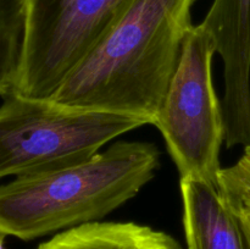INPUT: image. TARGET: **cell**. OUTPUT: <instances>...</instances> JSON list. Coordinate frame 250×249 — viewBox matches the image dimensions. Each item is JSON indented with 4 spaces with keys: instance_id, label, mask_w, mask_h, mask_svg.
Segmentation results:
<instances>
[{
    "instance_id": "cell-1",
    "label": "cell",
    "mask_w": 250,
    "mask_h": 249,
    "mask_svg": "<svg viewBox=\"0 0 250 249\" xmlns=\"http://www.w3.org/2000/svg\"><path fill=\"white\" fill-rule=\"evenodd\" d=\"M197 0H131L49 99L153 124Z\"/></svg>"
},
{
    "instance_id": "cell-2",
    "label": "cell",
    "mask_w": 250,
    "mask_h": 249,
    "mask_svg": "<svg viewBox=\"0 0 250 249\" xmlns=\"http://www.w3.org/2000/svg\"><path fill=\"white\" fill-rule=\"evenodd\" d=\"M158 146L116 142L103 153L0 185V234L23 241L99 221L155 176Z\"/></svg>"
},
{
    "instance_id": "cell-3",
    "label": "cell",
    "mask_w": 250,
    "mask_h": 249,
    "mask_svg": "<svg viewBox=\"0 0 250 249\" xmlns=\"http://www.w3.org/2000/svg\"><path fill=\"white\" fill-rule=\"evenodd\" d=\"M143 120L12 94L0 106V180L84 160Z\"/></svg>"
},
{
    "instance_id": "cell-4",
    "label": "cell",
    "mask_w": 250,
    "mask_h": 249,
    "mask_svg": "<svg viewBox=\"0 0 250 249\" xmlns=\"http://www.w3.org/2000/svg\"><path fill=\"white\" fill-rule=\"evenodd\" d=\"M215 54L214 42L204 28L190 27L153 124L163 134L181 178L217 187L225 121L212 83Z\"/></svg>"
},
{
    "instance_id": "cell-5",
    "label": "cell",
    "mask_w": 250,
    "mask_h": 249,
    "mask_svg": "<svg viewBox=\"0 0 250 249\" xmlns=\"http://www.w3.org/2000/svg\"><path fill=\"white\" fill-rule=\"evenodd\" d=\"M131 0H26L15 93L46 99L93 50Z\"/></svg>"
},
{
    "instance_id": "cell-6",
    "label": "cell",
    "mask_w": 250,
    "mask_h": 249,
    "mask_svg": "<svg viewBox=\"0 0 250 249\" xmlns=\"http://www.w3.org/2000/svg\"><path fill=\"white\" fill-rule=\"evenodd\" d=\"M200 26L224 62L227 148L250 145V0H214Z\"/></svg>"
},
{
    "instance_id": "cell-7",
    "label": "cell",
    "mask_w": 250,
    "mask_h": 249,
    "mask_svg": "<svg viewBox=\"0 0 250 249\" xmlns=\"http://www.w3.org/2000/svg\"><path fill=\"white\" fill-rule=\"evenodd\" d=\"M180 187L187 249H249L216 186L181 178Z\"/></svg>"
},
{
    "instance_id": "cell-8",
    "label": "cell",
    "mask_w": 250,
    "mask_h": 249,
    "mask_svg": "<svg viewBox=\"0 0 250 249\" xmlns=\"http://www.w3.org/2000/svg\"><path fill=\"white\" fill-rule=\"evenodd\" d=\"M37 249H182L170 234L134 222H90L60 232Z\"/></svg>"
},
{
    "instance_id": "cell-9",
    "label": "cell",
    "mask_w": 250,
    "mask_h": 249,
    "mask_svg": "<svg viewBox=\"0 0 250 249\" xmlns=\"http://www.w3.org/2000/svg\"><path fill=\"white\" fill-rule=\"evenodd\" d=\"M26 28V0H0V95L15 93Z\"/></svg>"
},
{
    "instance_id": "cell-10",
    "label": "cell",
    "mask_w": 250,
    "mask_h": 249,
    "mask_svg": "<svg viewBox=\"0 0 250 249\" xmlns=\"http://www.w3.org/2000/svg\"><path fill=\"white\" fill-rule=\"evenodd\" d=\"M217 189L238 221L250 249V145L234 165L221 168Z\"/></svg>"
},
{
    "instance_id": "cell-11",
    "label": "cell",
    "mask_w": 250,
    "mask_h": 249,
    "mask_svg": "<svg viewBox=\"0 0 250 249\" xmlns=\"http://www.w3.org/2000/svg\"><path fill=\"white\" fill-rule=\"evenodd\" d=\"M4 237L0 234V249H4Z\"/></svg>"
}]
</instances>
